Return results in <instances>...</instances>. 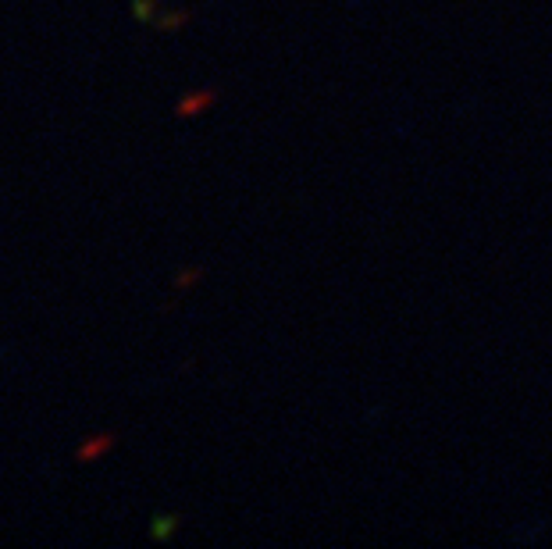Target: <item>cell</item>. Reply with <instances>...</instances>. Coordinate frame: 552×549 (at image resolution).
<instances>
[{
  "label": "cell",
  "instance_id": "cell-1",
  "mask_svg": "<svg viewBox=\"0 0 552 549\" xmlns=\"http://www.w3.org/2000/svg\"><path fill=\"white\" fill-rule=\"evenodd\" d=\"M114 446V435L111 432H104V435H97V439H90V443L86 446H79V453H75V457H79V464H90L93 457H100V453H107Z\"/></svg>",
  "mask_w": 552,
  "mask_h": 549
},
{
  "label": "cell",
  "instance_id": "cell-2",
  "mask_svg": "<svg viewBox=\"0 0 552 549\" xmlns=\"http://www.w3.org/2000/svg\"><path fill=\"white\" fill-rule=\"evenodd\" d=\"M139 11V18H150V8H154V0H132Z\"/></svg>",
  "mask_w": 552,
  "mask_h": 549
}]
</instances>
